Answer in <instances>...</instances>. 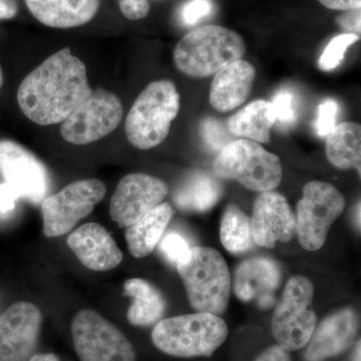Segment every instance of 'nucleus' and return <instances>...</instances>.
Returning <instances> with one entry per match:
<instances>
[{
  "mask_svg": "<svg viewBox=\"0 0 361 361\" xmlns=\"http://www.w3.org/2000/svg\"><path fill=\"white\" fill-rule=\"evenodd\" d=\"M344 207L345 199L334 185L322 180L307 183L297 204L296 234L300 245L308 251L319 250Z\"/></svg>",
  "mask_w": 361,
  "mask_h": 361,
  "instance_id": "nucleus-8",
  "label": "nucleus"
},
{
  "mask_svg": "<svg viewBox=\"0 0 361 361\" xmlns=\"http://www.w3.org/2000/svg\"><path fill=\"white\" fill-rule=\"evenodd\" d=\"M338 111V104L334 99H326L318 106L316 132H317L319 137H326L336 127V116Z\"/></svg>",
  "mask_w": 361,
  "mask_h": 361,
  "instance_id": "nucleus-30",
  "label": "nucleus"
},
{
  "mask_svg": "<svg viewBox=\"0 0 361 361\" xmlns=\"http://www.w3.org/2000/svg\"><path fill=\"white\" fill-rule=\"evenodd\" d=\"M355 223L358 230H360V202H358L357 207L355 209Z\"/></svg>",
  "mask_w": 361,
  "mask_h": 361,
  "instance_id": "nucleus-40",
  "label": "nucleus"
},
{
  "mask_svg": "<svg viewBox=\"0 0 361 361\" xmlns=\"http://www.w3.org/2000/svg\"><path fill=\"white\" fill-rule=\"evenodd\" d=\"M123 116L118 97L109 90L97 89L61 123V134L71 144H92L114 132Z\"/></svg>",
  "mask_w": 361,
  "mask_h": 361,
  "instance_id": "nucleus-11",
  "label": "nucleus"
},
{
  "mask_svg": "<svg viewBox=\"0 0 361 361\" xmlns=\"http://www.w3.org/2000/svg\"><path fill=\"white\" fill-rule=\"evenodd\" d=\"M30 361H61L58 356L54 353H40V355H33Z\"/></svg>",
  "mask_w": 361,
  "mask_h": 361,
  "instance_id": "nucleus-39",
  "label": "nucleus"
},
{
  "mask_svg": "<svg viewBox=\"0 0 361 361\" xmlns=\"http://www.w3.org/2000/svg\"><path fill=\"white\" fill-rule=\"evenodd\" d=\"M42 311L35 304L20 301L0 315V361H30L42 329Z\"/></svg>",
  "mask_w": 361,
  "mask_h": 361,
  "instance_id": "nucleus-14",
  "label": "nucleus"
},
{
  "mask_svg": "<svg viewBox=\"0 0 361 361\" xmlns=\"http://www.w3.org/2000/svg\"><path fill=\"white\" fill-rule=\"evenodd\" d=\"M256 71L243 59L221 68L211 84V106L219 113H228L245 103L251 94Z\"/></svg>",
  "mask_w": 361,
  "mask_h": 361,
  "instance_id": "nucleus-19",
  "label": "nucleus"
},
{
  "mask_svg": "<svg viewBox=\"0 0 361 361\" xmlns=\"http://www.w3.org/2000/svg\"><path fill=\"white\" fill-rule=\"evenodd\" d=\"M276 115V123L281 126H290L295 122L296 110L293 94L288 90H280L271 102Z\"/></svg>",
  "mask_w": 361,
  "mask_h": 361,
  "instance_id": "nucleus-28",
  "label": "nucleus"
},
{
  "mask_svg": "<svg viewBox=\"0 0 361 361\" xmlns=\"http://www.w3.org/2000/svg\"><path fill=\"white\" fill-rule=\"evenodd\" d=\"M168 193V185L154 176L142 173L125 176L111 196V220L121 228L130 227L163 203Z\"/></svg>",
  "mask_w": 361,
  "mask_h": 361,
  "instance_id": "nucleus-12",
  "label": "nucleus"
},
{
  "mask_svg": "<svg viewBox=\"0 0 361 361\" xmlns=\"http://www.w3.org/2000/svg\"><path fill=\"white\" fill-rule=\"evenodd\" d=\"M32 16L54 28L77 27L96 16L99 0H25Z\"/></svg>",
  "mask_w": 361,
  "mask_h": 361,
  "instance_id": "nucleus-20",
  "label": "nucleus"
},
{
  "mask_svg": "<svg viewBox=\"0 0 361 361\" xmlns=\"http://www.w3.org/2000/svg\"><path fill=\"white\" fill-rule=\"evenodd\" d=\"M213 170L222 179L237 180L247 189L261 193L279 186L283 176L276 155L245 139L226 145L214 161Z\"/></svg>",
  "mask_w": 361,
  "mask_h": 361,
  "instance_id": "nucleus-6",
  "label": "nucleus"
},
{
  "mask_svg": "<svg viewBox=\"0 0 361 361\" xmlns=\"http://www.w3.org/2000/svg\"><path fill=\"white\" fill-rule=\"evenodd\" d=\"M174 216L169 203H161L141 218L126 232L128 248L135 258H144L153 252Z\"/></svg>",
  "mask_w": 361,
  "mask_h": 361,
  "instance_id": "nucleus-21",
  "label": "nucleus"
},
{
  "mask_svg": "<svg viewBox=\"0 0 361 361\" xmlns=\"http://www.w3.org/2000/svg\"><path fill=\"white\" fill-rule=\"evenodd\" d=\"M188 298L197 312L221 315L228 307L231 277L225 259L216 249L193 247L177 264Z\"/></svg>",
  "mask_w": 361,
  "mask_h": 361,
  "instance_id": "nucleus-4",
  "label": "nucleus"
},
{
  "mask_svg": "<svg viewBox=\"0 0 361 361\" xmlns=\"http://www.w3.org/2000/svg\"><path fill=\"white\" fill-rule=\"evenodd\" d=\"M275 123L276 115L272 103L259 99L231 116L228 121V130L234 137L267 144Z\"/></svg>",
  "mask_w": 361,
  "mask_h": 361,
  "instance_id": "nucleus-23",
  "label": "nucleus"
},
{
  "mask_svg": "<svg viewBox=\"0 0 361 361\" xmlns=\"http://www.w3.org/2000/svg\"><path fill=\"white\" fill-rule=\"evenodd\" d=\"M18 13L16 0H0V20H11Z\"/></svg>",
  "mask_w": 361,
  "mask_h": 361,
  "instance_id": "nucleus-38",
  "label": "nucleus"
},
{
  "mask_svg": "<svg viewBox=\"0 0 361 361\" xmlns=\"http://www.w3.org/2000/svg\"><path fill=\"white\" fill-rule=\"evenodd\" d=\"M92 92L85 63L65 47L23 80L18 102L32 122L51 126L65 122Z\"/></svg>",
  "mask_w": 361,
  "mask_h": 361,
  "instance_id": "nucleus-1",
  "label": "nucleus"
},
{
  "mask_svg": "<svg viewBox=\"0 0 361 361\" xmlns=\"http://www.w3.org/2000/svg\"><path fill=\"white\" fill-rule=\"evenodd\" d=\"M357 40L360 37L355 33H343L332 39L318 61L320 70L330 71L336 68L343 61L348 47Z\"/></svg>",
  "mask_w": 361,
  "mask_h": 361,
  "instance_id": "nucleus-27",
  "label": "nucleus"
},
{
  "mask_svg": "<svg viewBox=\"0 0 361 361\" xmlns=\"http://www.w3.org/2000/svg\"><path fill=\"white\" fill-rule=\"evenodd\" d=\"M313 295L314 287L308 278L292 277L275 307L271 330L277 345L288 353L304 348L316 329Z\"/></svg>",
  "mask_w": 361,
  "mask_h": 361,
  "instance_id": "nucleus-7",
  "label": "nucleus"
},
{
  "mask_svg": "<svg viewBox=\"0 0 361 361\" xmlns=\"http://www.w3.org/2000/svg\"><path fill=\"white\" fill-rule=\"evenodd\" d=\"M224 320L211 313L174 316L157 323L152 341L161 353L174 357H208L227 339Z\"/></svg>",
  "mask_w": 361,
  "mask_h": 361,
  "instance_id": "nucleus-3",
  "label": "nucleus"
},
{
  "mask_svg": "<svg viewBox=\"0 0 361 361\" xmlns=\"http://www.w3.org/2000/svg\"><path fill=\"white\" fill-rule=\"evenodd\" d=\"M71 336L80 361H135L129 339L97 311L78 312L71 322Z\"/></svg>",
  "mask_w": 361,
  "mask_h": 361,
  "instance_id": "nucleus-9",
  "label": "nucleus"
},
{
  "mask_svg": "<svg viewBox=\"0 0 361 361\" xmlns=\"http://www.w3.org/2000/svg\"><path fill=\"white\" fill-rule=\"evenodd\" d=\"M190 247L186 240L179 234L171 233L168 234L160 244V250L166 258L173 264L177 265L180 261L186 258L189 254Z\"/></svg>",
  "mask_w": 361,
  "mask_h": 361,
  "instance_id": "nucleus-29",
  "label": "nucleus"
},
{
  "mask_svg": "<svg viewBox=\"0 0 361 361\" xmlns=\"http://www.w3.org/2000/svg\"><path fill=\"white\" fill-rule=\"evenodd\" d=\"M202 133H203L204 141L206 142V144L217 151L220 152L226 145L231 142L229 141V137L226 135L222 123L214 118H209L203 123Z\"/></svg>",
  "mask_w": 361,
  "mask_h": 361,
  "instance_id": "nucleus-31",
  "label": "nucleus"
},
{
  "mask_svg": "<svg viewBox=\"0 0 361 361\" xmlns=\"http://www.w3.org/2000/svg\"><path fill=\"white\" fill-rule=\"evenodd\" d=\"M2 85H4V75H2L1 68H0V89H1Z\"/></svg>",
  "mask_w": 361,
  "mask_h": 361,
  "instance_id": "nucleus-42",
  "label": "nucleus"
},
{
  "mask_svg": "<svg viewBox=\"0 0 361 361\" xmlns=\"http://www.w3.org/2000/svg\"><path fill=\"white\" fill-rule=\"evenodd\" d=\"M279 266L269 258L255 257L244 261L235 274L234 291L244 302L256 301L267 308L274 303V293L279 286Z\"/></svg>",
  "mask_w": 361,
  "mask_h": 361,
  "instance_id": "nucleus-18",
  "label": "nucleus"
},
{
  "mask_svg": "<svg viewBox=\"0 0 361 361\" xmlns=\"http://www.w3.org/2000/svg\"><path fill=\"white\" fill-rule=\"evenodd\" d=\"M254 361H291V357L288 351L279 345H274L265 349Z\"/></svg>",
  "mask_w": 361,
  "mask_h": 361,
  "instance_id": "nucleus-36",
  "label": "nucleus"
},
{
  "mask_svg": "<svg viewBox=\"0 0 361 361\" xmlns=\"http://www.w3.org/2000/svg\"><path fill=\"white\" fill-rule=\"evenodd\" d=\"M66 243L85 268L97 272L115 269L123 259L115 239L97 223L80 226L68 235Z\"/></svg>",
  "mask_w": 361,
  "mask_h": 361,
  "instance_id": "nucleus-16",
  "label": "nucleus"
},
{
  "mask_svg": "<svg viewBox=\"0 0 361 361\" xmlns=\"http://www.w3.org/2000/svg\"><path fill=\"white\" fill-rule=\"evenodd\" d=\"M360 341H358L355 346V355H353V361H360Z\"/></svg>",
  "mask_w": 361,
  "mask_h": 361,
  "instance_id": "nucleus-41",
  "label": "nucleus"
},
{
  "mask_svg": "<svg viewBox=\"0 0 361 361\" xmlns=\"http://www.w3.org/2000/svg\"><path fill=\"white\" fill-rule=\"evenodd\" d=\"M0 174L18 199L42 202L49 191L47 168L32 152L11 140L0 141Z\"/></svg>",
  "mask_w": 361,
  "mask_h": 361,
  "instance_id": "nucleus-13",
  "label": "nucleus"
},
{
  "mask_svg": "<svg viewBox=\"0 0 361 361\" xmlns=\"http://www.w3.org/2000/svg\"><path fill=\"white\" fill-rule=\"evenodd\" d=\"M325 151L334 167L341 170L356 169L360 174V123L344 122L336 126L326 135Z\"/></svg>",
  "mask_w": 361,
  "mask_h": 361,
  "instance_id": "nucleus-24",
  "label": "nucleus"
},
{
  "mask_svg": "<svg viewBox=\"0 0 361 361\" xmlns=\"http://www.w3.org/2000/svg\"><path fill=\"white\" fill-rule=\"evenodd\" d=\"M251 231L254 243L274 248L278 241H290L296 235V216L281 194L262 192L253 206Z\"/></svg>",
  "mask_w": 361,
  "mask_h": 361,
  "instance_id": "nucleus-15",
  "label": "nucleus"
},
{
  "mask_svg": "<svg viewBox=\"0 0 361 361\" xmlns=\"http://www.w3.org/2000/svg\"><path fill=\"white\" fill-rule=\"evenodd\" d=\"M323 6L332 11H348L361 8V0H318Z\"/></svg>",
  "mask_w": 361,
  "mask_h": 361,
  "instance_id": "nucleus-37",
  "label": "nucleus"
},
{
  "mask_svg": "<svg viewBox=\"0 0 361 361\" xmlns=\"http://www.w3.org/2000/svg\"><path fill=\"white\" fill-rule=\"evenodd\" d=\"M212 11L211 0H191L182 9V20L186 25H195Z\"/></svg>",
  "mask_w": 361,
  "mask_h": 361,
  "instance_id": "nucleus-32",
  "label": "nucleus"
},
{
  "mask_svg": "<svg viewBox=\"0 0 361 361\" xmlns=\"http://www.w3.org/2000/svg\"><path fill=\"white\" fill-rule=\"evenodd\" d=\"M360 8L353 9V11H345L341 16H337L336 21L339 27L348 32L346 33H355L360 37Z\"/></svg>",
  "mask_w": 361,
  "mask_h": 361,
  "instance_id": "nucleus-34",
  "label": "nucleus"
},
{
  "mask_svg": "<svg viewBox=\"0 0 361 361\" xmlns=\"http://www.w3.org/2000/svg\"><path fill=\"white\" fill-rule=\"evenodd\" d=\"M106 186L101 180L87 179L71 183L59 193L42 202L44 234L56 238L71 231L103 200Z\"/></svg>",
  "mask_w": 361,
  "mask_h": 361,
  "instance_id": "nucleus-10",
  "label": "nucleus"
},
{
  "mask_svg": "<svg viewBox=\"0 0 361 361\" xmlns=\"http://www.w3.org/2000/svg\"><path fill=\"white\" fill-rule=\"evenodd\" d=\"M221 196L219 182L205 173L197 172L176 191L174 202L180 210L205 212L216 205Z\"/></svg>",
  "mask_w": 361,
  "mask_h": 361,
  "instance_id": "nucleus-25",
  "label": "nucleus"
},
{
  "mask_svg": "<svg viewBox=\"0 0 361 361\" xmlns=\"http://www.w3.org/2000/svg\"><path fill=\"white\" fill-rule=\"evenodd\" d=\"M245 54V42L238 32L224 26L205 25L184 35L176 45L173 56L180 73L203 78L243 59Z\"/></svg>",
  "mask_w": 361,
  "mask_h": 361,
  "instance_id": "nucleus-2",
  "label": "nucleus"
},
{
  "mask_svg": "<svg viewBox=\"0 0 361 361\" xmlns=\"http://www.w3.org/2000/svg\"><path fill=\"white\" fill-rule=\"evenodd\" d=\"M221 243L232 254H243L253 247L251 220L238 206L229 205L223 214L220 227Z\"/></svg>",
  "mask_w": 361,
  "mask_h": 361,
  "instance_id": "nucleus-26",
  "label": "nucleus"
},
{
  "mask_svg": "<svg viewBox=\"0 0 361 361\" xmlns=\"http://www.w3.org/2000/svg\"><path fill=\"white\" fill-rule=\"evenodd\" d=\"M123 295L133 299L127 318L134 326H149L158 322L166 311L163 294L153 284L141 279L130 278L123 283Z\"/></svg>",
  "mask_w": 361,
  "mask_h": 361,
  "instance_id": "nucleus-22",
  "label": "nucleus"
},
{
  "mask_svg": "<svg viewBox=\"0 0 361 361\" xmlns=\"http://www.w3.org/2000/svg\"><path fill=\"white\" fill-rule=\"evenodd\" d=\"M18 199V195L6 183L0 185V214L13 210Z\"/></svg>",
  "mask_w": 361,
  "mask_h": 361,
  "instance_id": "nucleus-35",
  "label": "nucleus"
},
{
  "mask_svg": "<svg viewBox=\"0 0 361 361\" xmlns=\"http://www.w3.org/2000/svg\"><path fill=\"white\" fill-rule=\"evenodd\" d=\"M121 11L128 20H139L151 11L149 0H118Z\"/></svg>",
  "mask_w": 361,
  "mask_h": 361,
  "instance_id": "nucleus-33",
  "label": "nucleus"
},
{
  "mask_svg": "<svg viewBox=\"0 0 361 361\" xmlns=\"http://www.w3.org/2000/svg\"><path fill=\"white\" fill-rule=\"evenodd\" d=\"M358 331L356 313L346 308L329 316L314 329L306 349V361H324L341 355L355 343Z\"/></svg>",
  "mask_w": 361,
  "mask_h": 361,
  "instance_id": "nucleus-17",
  "label": "nucleus"
},
{
  "mask_svg": "<svg viewBox=\"0 0 361 361\" xmlns=\"http://www.w3.org/2000/svg\"><path fill=\"white\" fill-rule=\"evenodd\" d=\"M180 97L174 82L156 80L137 96L126 118V134L135 148L149 149L161 145L179 115Z\"/></svg>",
  "mask_w": 361,
  "mask_h": 361,
  "instance_id": "nucleus-5",
  "label": "nucleus"
}]
</instances>
